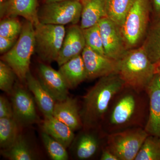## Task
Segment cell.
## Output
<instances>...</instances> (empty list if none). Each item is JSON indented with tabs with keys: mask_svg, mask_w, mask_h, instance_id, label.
<instances>
[{
	"mask_svg": "<svg viewBox=\"0 0 160 160\" xmlns=\"http://www.w3.org/2000/svg\"><path fill=\"white\" fill-rule=\"evenodd\" d=\"M149 112L146 91L125 86L112 101L101 128L107 134L130 128L144 129Z\"/></svg>",
	"mask_w": 160,
	"mask_h": 160,
	"instance_id": "6da1fadb",
	"label": "cell"
},
{
	"mask_svg": "<svg viewBox=\"0 0 160 160\" xmlns=\"http://www.w3.org/2000/svg\"><path fill=\"white\" fill-rule=\"evenodd\" d=\"M124 86L118 74L99 78L83 98L80 108L83 129L101 128L112 101Z\"/></svg>",
	"mask_w": 160,
	"mask_h": 160,
	"instance_id": "7a4b0ae2",
	"label": "cell"
},
{
	"mask_svg": "<svg viewBox=\"0 0 160 160\" xmlns=\"http://www.w3.org/2000/svg\"><path fill=\"white\" fill-rule=\"evenodd\" d=\"M118 74L125 86L138 92L146 91L156 74L154 64L140 46L127 50L119 60Z\"/></svg>",
	"mask_w": 160,
	"mask_h": 160,
	"instance_id": "3957f363",
	"label": "cell"
},
{
	"mask_svg": "<svg viewBox=\"0 0 160 160\" xmlns=\"http://www.w3.org/2000/svg\"><path fill=\"white\" fill-rule=\"evenodd\" d=\"M35 49L34 25L25 20L16 42L10 50L2 55L1 60L11 67L20 81L25 82Z\"/></svg>",
	"mask_w": 160,
	"mask_h": 160,
	"instance_id": "277c9868",
	"label": "cell"
},
{
	"mask_svg": "<svg viewBox=\"0 0 160 160\" xmlns=\"http://www.w3.org/2000/svg\"><path fill=\"white\" fill-rule=\"evenodd\" d=\"M150 0H134L120 27L127 50L141 46L149 28Z\"/></svg>",
	"mask_w": 160,
	"mask_h": 160,
	"instance_id": "5b68a950",
	"label": "cell"
},
{
	"mask_svg": "<svg viewBox=\"0 0 160 160\" xmlns=\"http://www.w3.org/2000/svg\"><path fill=\"white\" fill-rule=\"evenodd\" d=\"M65 26L40 23L35 26V51L45 62H56L66 34Z\"/></svg>",
	"mask_w": 160,
	"mask_h": 160,
	"instance_id": "8992f818",
	"label": "cell"
},
{
	"mask_svg": "<svg viewBox=\"0 0 160 160\" xmlns=\"http://www.w3.org/2000/svg\"><path fill=\"white\" fill-rule=\"evenodd\" d=\"M82 10V2L64 1L42 4L38 17L40 23L61 25H76L80 22Z\"/></svg>",
	"mask_w": 160,
	"mask_h": 160,
	"instance_id": "52a82bcc",
	"label": "cell"
},
{
	"mask_svg": "<svg viewBox=\"0 0 160 160\" xmlns=\"http://www.w3.org/2000/svg\"><path fill=\"white\" fill-rule=\"evenodd\" d=\"M148 135L144 128H130L107 135L106 146L119 160H135Z\"/></svg>",
	"mask_w": 160,
	"mask_h": 160,
	"instance_id": "ba28073f",
	"label": "cell"
},
{
	"mask_svg": "<svg viewBox=\"0 0 160 160\" xmlns=\"http://www.w3.org/2000/svg\"><path fill=\"white\" fill-rule=\"evenodd\" d=\"M82 130L72 143L74 156L80 160H89L98 154L106 145L107 134L102 128Z\"/></svg>",
	"mask_w": 160,
	"mask_h": 160,
	"instance_id": "9c48e42d",
	"label": "cell"
},
{
	"mask_svg": "<svg viewBox=\"0 0 160 160\" xmlns=\"http://www.w3.org/2000/svg\"><path fill=\"white\" fill-rule=\"evenodd\" d=\"M105 55L118 61L127 51L120 27L106 17L98 22Z\"/></svg>",
	"mask_w": 160,
	"mask_h": 160,
	"instance_id": "30bf717a",
	"label": "cell"
},
{
	"mask_svg": "<svg viewBox=\"0 0 160 160\" xmlns=\"http://www.w3.org/2000/svg\"><path fill=\"white\" fill-rule=\"evenodd\" d=\"M88 79H94L118 74L119 60L100 54L86 46L82 53Z\"/></svg>",
	"mask_w": 160,
	"mask_h": 160,
	"instance_id": "8fae6325",
	"label": "cell"
},
{
	"mask_svg": "<svg viewBox=\"0 0 160 160\" xmlns=\"http://www.w3.org/2000/svg\"><path fill=\"white\" fill-rule=\"evenodd\" d=\"M12 93L13 118L18 123L29 125L37 122L39 118L34 101L29 92L21 86L15 85Z\"/></svg>",
	"mask_w": 160,
	"mask_h": 160,
	"instance_id": "7c38bea8",
	"label": "cell"
},
{
	"mask_svg": "<svg viewBox=\"0 0 160 160\" xmlns=\"http://www.w3.org/2000/svg\"><path fill=\"white\" fill-rule=\"evenodd\" d=\"M86 46L83 29L78 24L71 25L66 29V34L57 60L61 66L69 60L82 54Z\"/></svg>",
	"mask_w": 160,
	"mask_h": 160,
	"instance_id": "4fadbf2b",
	"label": "cell"
},
{
	"mask_svg": "<svg viewBox=\"0 0 160 160\" xmlns=\"http://www.w3.org/2000/svg\"><path fill=\"white\" fill-rule=\"evenodd\" d=\"M38 72L41 84L56 102L63 101L68 97L69 88L59 71L41 63Z\"/></svg>",
	"mask_w": 160,
	"mask_h": 160,
	"instance_id": "5bb4252c",
	"label": "cell"
},
{
	"mask_svg": "<svg viewBox=\"0 0 160 160\" xmlns=\"http://www.w3.org/2000/svg\"><path fill=\"white\" fill-rule=\"evenodd\" d=\"M149 98V112L145 130L160 138V75L155 74L146 90Z\"/></svg>",
	"mask_w": 160,
	"mask_h": 160,
	"instance_id": "9a60e30c",
	"label": "cell"
},
{
	"mask_svg": "<svg viewBox=\"0 0 160 160\" xmlns=\"http://www.w3.org/2000/svg\"><path fill=\"white\" fill-rule=\"evenodd\" d=\"M40 0H9L0 6V18L21 16L35 26L40 24L38 17Z\"/></svg>",
	"mask_w": 160,
	"mask_h": 160,
	"instance_id": "2e32d148",
	"label": "cell"
},
{
	"mask_svg": "<svg viewBox=\"0 0 160 160\" xmlns=\"http://www.w3.org/2000/svg\"><path fill=\"white\" fill-rule=\"evenodd\" d=\"M53 116L73 131L82 130L83 128L80 108L76 99L68 97L63 101L57 102Z\"/></svg>",
	"mask_w": 160,
	"mask_h": 160,
	"instance_id": "e0dca14e",
	"label": "cell"
},
{
	"mask_svg": "<svg viewBox=\"0 0 160 160\" xmlns=\"http://www.w3.org/2000/svg\"><path fill=\"white\" fill-rule=\"evenodd\" d=\"M26 81L28 88L34 96L36 102L44 117L53 116L56 101L52 96L30 71L27 75Z\"/></svg>",
	"mask_w": 160,
	"mask_h": 160,
	"instance_id": "ac0fdd59",
	"label": "cell"
},
{
	"mask_svg": "<svg viewBox=\"0 0 160 160\" xmlns=\"http://www.w3.org/2000/svg\"><path fill=\"white\" fill-rule=\"evenodd\" d=\"M64 78L69 89L77 88L88 79L82 55L72 58L60 66L58 70Z\"/></svg>",
	"mask_w": 160,
	"mask_h": 160,
	"instance_id": "d6986e66",
	"label": "cell"
},
{
	"mask_svg": "<svg viewBox=\"0 0 160 160\" xmlns=\"http://www.w3.org/2000/svg\"><path fill=\"white\" fill-rule=\"evenodd\" d=\"M80 25L82 29L98 24L107 17V0H82Z\"/></svg>",
	"mask_w": 160,
	"mask_h": 160,
	"instance_id": "ffe728a7",
	"label": "cell"
},
{
	"mask_svg": "<svg viewBox=\"0 0 160 160\" xmlns=\"http://www.w3.org/2000/svg\"><path fill=\"white\" fill-rule=\"evenodd\" d=\"M42 127L44 132L62 144L66 148L72 144L74 139V131L53 116L45 118Z\"/></svg>",
	"mask_w": 160,
	"mask_h": 160,
	"instance_id": "44dd1931",
	"label": "cell"
},
{
	"mask_svg": "<svg viewBox=\"0 0 160 160\" xmlns=\"http://www.w3.org/2000/svg\"><path fill=\"white\" fill-rule=\"evenodd\" d=\"M152 62L155 64L160 59V17L155 19L149 26L142 45Z\"/></svg>",
	"mask_w": 160,
	"mask_h": 160,
	"instance_id": "7402d4cb",
	"label": "cell"
},
{
	"mask_svg": "<svg viewBox=\"0 0 160 160\" xmlns=\"http://www.w3.org/2000/svg\"><path fill=\"white\" fill-rule=\"evenodd\" d=\"M19 134L18 122L14 118H0V146L2 150L10 148Z\"/></svg>",
	"mask_w": 160,
	"mask_h": 160,
	"instance_id": "603a6c76",
	"label": "cell"
},
{
	"mask_svg": "<svg viewBox=\"0 0 160 160\" xmlns=\"http://www.w3.org/2000/svg\"><path fill=\"white\" fill-rule=\"evenodd\" d=\"M134 0H107V17L121 27Z\"/></svg>",
	"mask_w": 160,
	"mask_h": 160,
	"instance_id": "cb8c5ba5",
	"label": "cell"
},
{
	"mask_svg": "<svg viewBox=\"0 0 160 160\" xmlns=\"http://www.w3.org/2000/svg\"><path fill=\"white\" fill-rule=\"evenodd\" d=\"M3 154L11 160H32L35 157L33 152L22 135H19L14 144L6 150H2Z\"/></svg>",
	"mask_w": 160,
	"mask_h": 160,
	"instance_id": "d4e9b609",
	"label": "cell"
},
{
	"mask_svg": "<svg viewBox=\"0 0 160 160\" xmlns=\"http://www.w3.org/2000/svg\"><path fill=\"white\" fill-rule=\"evenodd\" d=\"M135 160H160V138L149 135Z\"/></svg>",
	"mask_w": 160,
	"mask_h": 160,
	"instance_id": "484cf974",
	"label": "cell"
},
{
	"mask_svg": "<svg viewBox=\"0 0 160 160\" xmlns=\"http://www.w3.org/2000/svg\"><path fill=\"white\" fill-rule=\"evenodd\" d=\"M42 139L48 154L53 160H67L69 158L66 148L62 144L43 132Z\"/></svg>",
	"mask_w": 160,
	"mask_h": 160,
	"instance_id": "4316f807",
	"label": "cell"
},
{
	"mask_svg": "<svg viewBox=\"0 0 160 160\" xmlns=\"http://www.w3.org/2000/svg\"><path fill=\"white\" fill-rule=\"evenodd\" d=\"M86 46L98 53L106 55L98 23L83 29Z\"/></svg>",
	"mask_w": 160,
	"mask_h": 160,
	"instance_id": "83f0119b",
	"label": "cell"
},
{
	"mask_svg": "<svg viewBox=\"0 0 160 160\" xmlns=\"http://www.w3.org/2000/svg\"><path fill=\"white\" fill-rule=\"evenodd\" d=\"M22 24L17 17L10 16L1 19L0 37L18 38L22 31Z\"/></svg>",
	"mask_w": 160,
	"mask_h": 160,
	"instance_id": "f1b7e54d",
	"label": "cell"
},
{
	"mask_svg": "<svg viewBox=\"0 0 160 160\" xmlns=\"http://www.w3.org/2000/svg\"><path fill=\"white\" fill-rule=\"evenodd\" d=\"M16 77V75L11 67L1 60L0 61V89L7 93H12L15 86Z\"/></svg>",
	"mask_w": 160,
	"mask_h": 160,
	"instance_id": "f546056e",
	"label": "cell"
},
{
	"mask_svg": "<svg viewBox=\"0 0 160 160\" xmlns=\"http://www.w3.org/2000/svg\"><path fill=\"white\" fill-rule=\"evenodd\" d=\"M13 118V111L12 103L7 98L0 97V118Z\"/></svg>",
	"mask_w": 160,
	"mask_h": 160,
	"instance_id": "4dcf8cb0",
	"label": "cell"
},
{
	"mask_svg": "<svg viewBox=\"0 0 160 160\" xmlns=\"http://www.w3.org/2000/svg\"><path fill=\"white\" fill-rule=\"evenodd\" d=\"M18 38H11L0 37V53L4 54L12 49Z\"/></svg>",
	"mask_w": 160,
	"mask_h": 160,
	"instance_id": "1f68e13d",
	"label": "cell"
},
{
	"mask_svg": "<svg viewBox=\"0 0 160 160\" xmlns=\"http://www.w3.org/2000/svg\"><path fill=\"white\" fill-rule=\"evenodd\" d=\"M101 160H119L118 158L106 146L104 147L100 156Z\"/></svg>",
	"mask_w": 160,
	"mask_h": 160,
	"instance_id": "d6a6232c",
	"label": "cell"
},
{
	"mask_svg": "<svg viewBox=\"0 0 160 160\" xmlns=\"http://www.w3.org/2000/svg\"><path fill=\"white\" fill-rule=\"evenodd\" d=\"M152 12L155 19L160 17V0H150Z\"/></svg>",
	"mask_w": 160,
	"mask_h": 160,
	"instance_id": "836d02e7",
	"label": "cell"
},
{
	"mask_svg": "<svg viewBox=\"0 0 160 160\" xmlns=\"http://www.w3.org/2000/svg\"><path fill=\"white\" fill-rule=\"evenodd\" d=\"M78 1L82 2V0H40V2H42V4H44V3L53 2H60V1Z\"/></svg>",
	"mask_w": 160,
	"mask_h": 160,
	"instance_id": "e575fe53",
	"label": "cell"
},
{
	"mask_svg": "<svg viewBox=\"0 0 160 160\" xmlns=\"http://www.w3.org/2000/svg\"><path fill=\"white\" fill-rule=\"evenodd\" d=\"M155 69L156 74H158L160 75V59L156 63H155Z\"/></svg>",
	"mask_w": 160,
	"mask_h": 160,
	"instance_id": "d590c367",
	"label": "cell"
},
{
	"mask_svg": "<svg viewBox=\"0 0 160 160\" xmlns=\"http://www.w3.org/2000/svg\"><path fill=\"white\" fill-rule=\"evenodd\" d=\"M9 0H0V6L5 4V3L7 2Z\"/></svg>",
	"mask_w": 160,
	"mask_h": 160,
	"instance_id": "8d00e7d4",
	"label": "cell"
},
{
	"mask_svg": "<svg viewBox=\"0 0 160 160\" xmlns=\"http://www.w3.org/2000/svg\"></svg>",
	"mask_w": 160,
	"mask_h": 160,
	"instance_id": "74e56055",
	"label": "cell"
}]
</instances>
